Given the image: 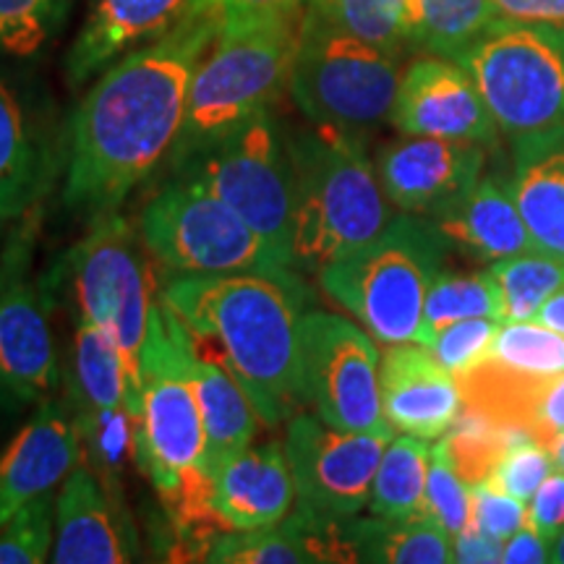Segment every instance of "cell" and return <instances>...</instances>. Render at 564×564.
Wrapping results in <instances>:
<instances>
[{"instance_id":"obj_1","label":"cell","mask_w":564,"mask_h":564,"mask_svg":"<svg viewBox=\"0 0 564 564\" xmlns=\"http://www.w3.org/2000/svg\"><path fill=\"white\" fill-rule=\"evenodd\" d=\"M220 26L223 11L188 9L171 30L102 70L70 118L66 207L91 217L118 212L171 158L192 79Z\"/></svg>"},{"instance_id":"obj_2","label":"cell","mask_w":564,"mask_h":564,"mask_svg":"<svg viewBox=\"0 0 564 564\" xmlns=\"http://www.w3.org/2000/svg\"><path fill=\"white\" fill-rule=\"evenodd\" d=\"M160 295L181 316L196 345L228 366L274 429L291 421L299 398V333L306 285L303 274L167 272Z\"/></svg>"},{"instance_id":"obj_3","label":"cell","mask_w":564,"mask_h":564,"mask_svg":"<svg viewBox=\"0 0 564 564\" xmlns=\"http://www.w3.org/2000/svg\"><path fill=\"white\" fill-rule=\"evenodd\" d=\"M194 361V337L158 288L141 348V419L133 465L158 489L183 552L204 560L225 528L212 507Z\"/></svg>"},{"instance_id":"obj_4","label":"cell","mask_w":564,"mask_h":564,"mask_svg":"<svg viewBox=\"0 0 564 564\" xmlns=\"http://www.w3.org/2000/svg\"><path fill=\"white\" fill-rule=\"evenodd\" d=\"M303 17L306 6L223 17L220 32L192 79L186 116L171 150L173 165L249 118L274 110L291 89Z\"/></svg>"},{"instance_id":"obj_5","label":"cell","mask_w":564,"mask_h":564,"mask_svg":"<svg viewBox=\"0 0 564 564\" xmlns=\"http://www.w3.org/2000/svg\"><path fill=\"white\" fill-rule=\"evenodd\" d=\"M291 160L295 272L319 274L398 217L364 139L314 126L291 137Z\"/></svg>"},{"instance_id":"obj_6","label":"cell","mask_w":564,"mask_h":564,"mask_svg":"<svg viewBox=\"0 0 564 564\" xmlns=\"http://www.w3.org/2000/svg\"><path fill=\"white\" fill-rule=\"evenodd\" d=\"M449 246L434 220L403 212L369 243L324 267L316 280L377 343H421L423 303Z\"/></svg>"},{"instance_id":"obj_7","label":"cell","mask_w":564,"mask_h":564,"mask_svg":"<svg viewBox=\"0 0 564 564\" xmlns=\"http://www.w3.org/2000/svg\"><path fill=\"white\" fill-rule=\"evenodd\" d=\"M400 55L324 24L306 11L291 70V97L316 129L364 139L390 121Z\"/></svg>"},{"instance_id":"obj_8","label":"cell","mask_w":564,"mask_h":564,"mask_svg":"<svg viewBox=\"0 0 564 564\" xmlns=\"http://www.w3.org/2000/svg\"><path fill=\"white\" fill-rule=\"evenodd\" d=\"M173 178L192 181L228 204L274 251L293 264V160L274 112H262L173 165Z\"/></svg>"},{"instance_id":"obj_9","label":"cell","mask_w":564,"mask_h":564,"mask_svg":"<svg viewBox=\"0 0 564 564\" xmlns=\"http://www.w3.org/2000/svg\"><path fill=\"white\" fill-rule=\"evenodd\" d=\"M139 236L154 262L167 272H295L228 204L192 181L173 178L147 204Z\"/></svg>"},{"instance_id":"obj_10","label":"cell","mask_w":564,"mask_h":564,"mask_svg":"<svg viewBox=\"0 0 564 564\" xmlns=\"http://www.w3.org/2000/svg\"><path fill=\"white\" fill-rule=\"evenodd\" d=\"M460 63L505 137L564 123V30L497 19Z\"/></svg>"},{"instance_id":"obj_11","label":"cell","mask_w":564,"mask_h":564,"mask_svg":"<svg viewBox=\"0 0 564 564\" xmlns=\"http://www.w3.org/2000/svg\"><path fill=\"white\" fill-rule=\"evenodd\" d=\"M137 232L118 212L95 217L87 236L70 251L79 316L100 327L121 352L133 413L141 419V348L152 308V272Z\"/></svg>"},{"instance_id":"obj_12","label":"cell","mask_w":564,"mask_h":564,"mask_svg":"<svg viewBox=\"0 0 564 564\" xmlns=\"http://www.w3.org/2000/svg\"><path fill=\"white\" fill-rule=\"evenodd\" d=\"M364 327L306 312L299 333V398L335 429L394 436L382 411L379 348Z\"/></svg>"},{"instance_id":"obj_13","label":"cell","mask_w":564,"mask_h":564,"mask_svg":"<svg viewBox=\"0 0 564 564\" xmlns=\"http://www.w3.org/2000/svg\"><path fill=\"white\" fill-rule=\"evenodd\" d=\"M40 209L19 217L0 251V366L26 403L58 390V356L47 301L34 278Z\"/></svg>"},{"instance_id":"obj_14","label":"cell","mask_w":564,"mask_h":564,"mask_svg":"<svg viewBox=\"0 0 564 564\" xmlns=\"http://www.w3.org/2000/svg\"><path fill=\"white\" fill-rule=\"evenodd\" d=\"M390 440L387 434L348 432L329 426L319 415L295 413L285 436L295 507L327 518L361 512Z\"/></svg>"},{"instance_id":"obj_15","label":"cell","mask_w":564,"mask_h":564,"mask_svg":"<svg viewBox=\"0 0 564 564\" xmlns=\"http://www.w3.org/2000/svg\"><path fill=\"white\" fill-rule=\"evenodd\" d=\"M489 150L476 141L405 137L379 150L377 175L394 209L440 220L481 178Z\"/></svg>"},{"instance_id":"obj_16","label":"cell","mask_w":564,"mask_h":564,"mask_svg":"<svg viewBox=\"0 0 564 564\" xmlns=\"http://www.w3.org/2000/svg\"><path fill=\"white\" fill-rule=\"evenodd\" d=\"M392 126L403 137H436L497 147L499 126L460 61L423 55L400 76Z\"/></svg>"},{"instance_id":"obj_17","label":"cell","mask_w":564,"mask_h":564,"mask_svg":"<svg viewBox=\"0 0 564 564\" xmlns=\"http://www.w3.org/2000/svg\"><path fill=\"white\" fill-rule=\"evenodd\" d=\"M37 405L0 455V523L51 494L82 460V432L70 400L51 394Z\"/></svg>"},{"instance_id":"obj_18","label":"cell","mask_w":564,"mask_h":564,"mask_svg":"<svg viewBox=\"0 0 564 564\" xmlns=\"http://www.w3.org/2000/svg\"><path fill=\"white\" fill-rule=\"evenodd\" d=\"M139 556L126 502L79 460L55 497V564H123Z\"/></svg>"},{"instance_id":"obj_19","label":"cell","mask_w":564,"mask_h":564,"mask_svg":"<svg viewBox=\"0 0 564 564\" xmlns=\"http://www.w3.org/2000/svg\"><path fill=\"white\" fill-rule=\"evenodd\" d=\"M379 387L392 432L440 440L463 411L457 379L421 343L387 345L379 364Z\"/></svg>"},{"instance_id":"obj_20","label":"cell","mask_w":564,"mask_h":564,"mask_svg":"<svg viewBox=\"0 0 564 564\" xmlns=\"http://www.w3.org/2000/svg\"><path fill=\"white\" fill-rule=\"evenodd\" d=\"M212 507L225 531H251L285 520L295 507V484L285 444L246 447L212 476Z\"/></svg>"},{"instance_id":"obj_21","label":"cell","mask_w":564,"mask_h":564,"mask_svg":"<svg viewBox=\"0 0 564 564\" xmlns=\"http://www.w3.org/2000/svg\"><path fill=\"white\" fill-rule=\"evenodd\" d=\"M510 141V188L533 249L564 262V123Z\"/></svg>"},{"instance_id":"obj_22","label":"cell","mask_w":564,"mask_h":564,"mask_svg":"<svg viewBox=\"0 0 564 564\" xmlns=\"http://www.w3.org/2000/svg\"><path fill=\"white\" fill-rule=\"evenodd\" d=\"M188 3L192 0H95L66 61L70 87L89 82L139 42L171 30Z\"/></svg>"},{"instance_id":"obj_23","label":"cell","mask_w":564,"mask_h":564,"mask_svg":"<svg viewBox=\"0 0 564 564\" xmlns=\"http://www.w3.org/2000/svg\"><path fill=\"white\" fill-rule=\"evenodd\" d=\"M434 223L449 243L478 262L494 264L533 249L531 232L514 204L510 178L502 181L499 175L484 173L474 188Z\"/></svg>"},{"instance_id":"obj_24","label":"cell","mask_w":564,"mask_h":564,"mask_svg":"<svg viewBox=\"0 0 564 564\" xmlns=\"http://www.w3.org/2000/svg\"><path fill=\"white\" fill-rule=\"evenodd\" d=\"M194 348V384L202 408L204 442H207L204 463H207L209 476H215L232 455H238L257 440L262 419L228 366L215 352L199 348L196 343Z\"/></svg>"},{"instance_id":"obj_25","label":"cell","mask_w":564,"mask_h":564,"mask_svg":"<svg viewBox=\"0 0 564 564\" xmlns=\"http://www.w3.org/2000/svg\"><path fill=\"white\" fill-rule=\"evenodd\" d=\"M47 175L51 165L45 147L17 91L0 79V225L37 207Z\"/></svg>"},{"instance_id":"obj_26","label":"cell","mask_w":564,"mask_h":564,"mask_svg":"<svg viewBox=\"0 0 564 564\" xmlns=\"http://www.w3.org/2000/svg\"><path fill=\"white\" fill-rule=\"evenodd\" d=\"M352 562L373 564H447L455 562L453 535L432 518L387 520L358 514L345 520Z\"/></svg>"},{"instance_id":"obj_27","label":"cell","mask_w":564,"mask_h":564,"mask_svg":"<svg viewBox=\"0 0 564 564\" xmlns=\"http://www.w3.org/2000/svg\"><path fill=\"white\" fill-rule=\"evenodd\" d=\"M68 400L74 411L131 408V387L121 352L100 327L79 316L74 364L68 373Z\"/></svg>"},{"instance_id":"obj_28","label":"cell","mask_w":564,"mask_h":564,"mask_svg":"<svg viewBox=\"0 0 564 564\" xmlns=\"http://www.w3.org/2000/svg\"><path fill=\"white\" fill-rule=\"evenodd\" d=\"M429 460H432L429 440L411 434L398 440L392 436L371 484V514L387 520L426 518Z\"/></svg>"},{"instance_id":"obj_29","label":"cell","mask_w":564,"mask_h":564,"mask_svg":"<svg viewBox=\"0 0 564 564\" xmlns=\"http://www.w3.org/2000/svg\"><path fill=\"white\" fill-rule=\"evenodd\" d=\"M411 47L453 61L499 19L491 0H411Z\"/></svg>"},{"instance_id":"obj_30","label":"cell","mask_w":564,"mask_h":564,"mask_svg":"<svg viewBox=\"0 0 564 564\" xmlns=\"http://www.w3.org/2000/svg\"><path fill=\"white\" fill-rule=\"evenodd\" d=\"M306 11L387 53L411 47V0H306Z\"/></svg>"},{"instance_id":"obj_31","label":"cell","mask_w":564,"mask_h":564,"mask_svg":"<svg viewBox=\"0 0 564 564\" xmlns=\"http://www.w3.org/2000/svg\"><path fill=\"white\" fill-rule=\"evenodd\" d=\"M491 316L502 322L497 282L489 270L481 272H447L436 274L423 303L421 345H426L436 333L463 319Z\"/></svg>"},{"instance_id":"obj_32","label":"cell","mask_w":564,"mask_h":564,"mask_svg":"<svg viewBox=\"0 0 564 564\" xmlns=\"http://www.w3.org/2000/svg\"><path fill=\"white\" fill-rule=\"evenodd\" d=\"M212 564H316L312 541L295 512L280 523L251 531H225L212 541Z\"/></svg>"},{"instance_id":"obj_33","label":"cell","mask_w":564,"mask_h":564,"mask_svg":"<svg viewBox=\"0 0 564 564\" xmlns=\"http://www.w3.org/2000/svg\"><path fill=\"white\" fill-rule=\"evenodd\" d=\"M489 272L497 282L502 322H533L549 295L564 288V262L539 249L494 262Z\"/></svg>"},{"instance_id":"obj_34","label":"cell","mask_w":564,"mask_h":564,"mask_svg":"<svg viewBox=\"0 0 564 564\" xmlns=\"http://www.w3.org/2000/svg\"><path fill=\"white\" fill-rule=\"evenodd\" d=\"M520 434L525 432H514V429L499 426V423L484 419L478 413L460 411L457 421L447 429V434L440 436V444L457 470V476L468 486H476L494 474L507 447Z\"/></svg>"},{"instance_id":"obj_35","label":"cell","mask_w":564,"mask_h":564,"mask_svg":"<svg viewBox=\"0 0 564 564\" xmlns=\"http://www.w3.org/2000/svg\"><path fill=\"white\" fill-rule=\"evenodd\" d=\"M491 361L514 371L562 373L564 337L539 322H502L491 343Z\"/></svg>"},{"instance_id":"obj_36","label":"cell","mask_w":564,"mask_h":564,"mask_svg":"<svg viewBox=\"0 0 564 564\" xmlns=\"http://www.w3.org/2000/svg\"><path fill=\"white\" fill-rule=\"evenodd\" d=\"M55 544V494H42L0 523V564L47 562Z\"/></svg>"},{"instance_id":"obj_37","label":"cell","mask_w":564,"mask_h":564,"mask_svg":"<svg viewBox=\"0 0 564 564\" xmlns=\"http://www.w3.org/2000/svg\"><path fill=\"white\" fill-rule=\"evenodd\" d=\"M68 0H0V53L30 58L51 40Z\"/></svg>"},{"instance_id":"obj_38","label":"cell","mask_w":564,"mask_h":564,"mask_svg":"<svg viewBox=\"0 0 564 564\" xmlns=\"http://www.w3.org/2000/svg\"><path fill=\"white\" fill-rule=\"evenodd\" d=\"M554 457L552 449L544 447L541 442H535L533 436L520 434L502 460L497 463L494 474L486 478V484H491L494 489L510 494V497L520 499V502H531L533 494L539 491V486L554 474Z\"/></svg>"},{"instance_id":"obj_39","label":"cell","mask_w":564,"mask_h":564,"mask_svg":"<svg viewBox=\"0 0 564 564\" xmlns=\"http://www.w3.org/2000/svg\"><path fill=\"white\" fill-rule=\"evenodd\" d=\"M426 518L440 523L453 539L468 528L470 520V486L457 476L440 442L432 447V460H429Z\"/></svg>"},{"instance_id":"obj_40","label":"cell","mask_w":564,"mask_h":564,"mask_svg":"<svg viewBox=\"0 0 564 564\" xmlns=\"http://www.w3.org/2000/svg\"><path fill=\"white\" fill-rule=\"evenodd\" d=\"M499 319L491 316H478V319H463L444 327L426 343V350L444 366L453 377L476 369L491 352V343L497 337Z\"/></svg>"},{"instance_id":"obj_41","label":"cell","mask_w":564,"mask_h":564,"mask_svg":"<svg viewBox=\"0 0 564 564\" xmlns=\"http://www.w3.org/2000/svg\"><path fill=\"white\" fill-rule=\"evenodd\" d=\"M528 505L510 494L494 489L491 484L470 486V520L468 525L489 539L507 541L525 525Z\"/></svg>"},{"instance_id":"obj_42","label":"cell","mask_w":564,"mask_h":564,"mask_svg":"<svg viewBox=\"0 0 564 564\" xmlns=\"http://www.w3.org/2000/svg\"><path fill=\"white\" fill-rule=\"evenodd\" d=\"M525 525H531L535 533L544 535L546 541L556 544V539L564 533V474L554 470L544 484L539 486V491L533 494V499L528 502Z\"/></svg>"},{"instance_id":"obj_43","label":"cell","mask_w":564,"mask_h":564,"mask_svg":"<svg viewBox=\"0 0 564 564\" xmlns=\"http://www.w3.org/2000/svg\"><path fill=\"white\" fill-rule=\"evenodd\" d=\"M499 19L531 21L564 30V0H491Z\"/></svg>"},{"instance_id":"obj_44","label":"cell","mask_w":564,"mask_h":564,"mask_svg":"<svg viewBox=\"0 0 564 564\" xmlns=\"http://www.w3.org/2000/svg\"><path fill=\"white\" fill-rule=\"evenodd\" d=\"M554 544L539 535L531 525H523L518 533L505 541L502 562L505 564H546L552 562Z\"/></svg>"},{"instance_id":"obj_45","label":"cell","mask_w":564,"mask_h":564,"mask_svg":"<svg viewBox=\"0 0 564 564\" xmlns=\"http://www.w3.org/2000/svg\"><path fill=\"white\" fill-rule=\"evenodd\" d=\"M453 546H455V562L489 564V562H502L505 541L489 539V535L478 533L476 528L468 525L463 533L455 535Z\"/></svg>"},{"instance_id":"obj_46","label":"cell","mask_w":564,"mask_h":564,"mask_svg":"<svg viewBox=\"0 0 564 564\" xmlns=\"http://www.w3.org/2000/svg\"><path fill=\"white\" fill-rule=\"evenodd\" d=\"M303 6L306 0H192L188 9H217L223 11V17H251V13L291 11Z\"/></svg>"},{"instance_id":"obj_47","label":"cell","mask_w":564,"mask_h":564,"mask_svg":"<svg viewBox=\"0 0 564 564\" xmlns=\"http://www.w3.org/2000/svg\"><path fill=\"white\" fill-rule=\"evenodd\" d=\"M533 322L544 324V327L552 329V333L564 337V288L549 295L544 301V306L539 308L533 316Z\"/></svg>"},{"instance_id":"obj_48","label":"cell","mask_w":564,"mask_h":564,"mask_svg":"<svg viewBox=\"0 0 564 564\" xmlns=\"http://www.w3.org/2000/svg\"><path fill=\"white\" fill-rule=\"evenodd\" d=\"M26 400L17 392V387L11 384V379L6 377L3 366H0V415L17 413L19 408H24Z\"/></svg>"},{"instance_id":"obj_49","label":"cell","mask_w":564,"mask_h":564,"mask_svg":"<svg viewBox=\"0 0 564 564\" xmlns=\"http://www.w3.org/2000/svg\"><path fill=\"white\" fill-rule=\"evenodd\" d=\"M549 449H552L554 468H556V470H562V474H564V432H562L560 436H556L554 444H552V447H549Z\"/></svg>"},{"instance_id":"obj_50","label":"cell","mask_w":564,"mask_h":564,"mask_svg":"<svg viewBox=\"0 0 564 564\" xmlns=\"http://www.w3.org/2000/svg\"><path fill=\"white\" fill-rule=\"evenodd\" d=\"M552 562H556V564H564V533L560 535V539H556V544H554V554H552Z\"/></svg>"}]
</instances>
